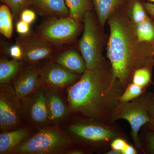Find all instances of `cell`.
Here are the masks:
<instances>
[{
	"instance_id": "6da1fadb",
	"label": "cell",
	"mask_w": 154,
	"mask_h": 154,
	"mask_svg": "<svg viewBox=\"0 0 154 154\" xmlns=\"http://www.w3.org/2000/svg\"><path fill=\"white\" fill-rule=\"evenodd\" d=\"M125 90L113 77L110 62L107 63L103 60L95 68L87 69L66 88V99L72 114L110 125L113 109Z\"/></svg>"
},
{
	"instance_id": "7a4b0ae2",
	"label": "cell",
	"mask_w": 154,
	"mask_h": 154,
	"mask_svg": "<svg viewBox=\"0 0 154 154\" xmlns=\"http://www.w3.org/2000/svg\"><path fill=\"white\" fill-rule=\"evenodd\" d=\"M110 34L107 56L113 77L125 89L132 82L136 70L142 68L152 70L154 45L138 39L132 22L119 15H111L108 20Z\"/></svg>"
},
{
	"instance_id": "3957f363",
	"label": "cell",
	"mask_w": 154,
	"mask_h": 154,
	"mask_svg": "<svg viewBox=\"0 0 154 154\" xmlns=\"http://www.w3.org/2000/svg\"><path fill=\"white\" fill-rule=\"evenodd\" d=\"M63 128L70 137L75 146L90 154H106L115 139L128 140L126 133L116 123L107 124L92 119L72 114Z\"/></svg>"
},
{
	"instance_id": "277c9868",
	"label": "cell",
	"mask_w": 154,
	"mask_h": 154,
	"mask_svg": "<svg viewBox=\"0 0 154 154\" xmlns=\"http://www.w3.org/2000/svg\"><path fill=\"white\" fill-rule=\"evenodd\" d=\"M74 146L70 137L62 128L49 125L36 130L11 154H66Z\"/></svg>"
},
{
	"instance_id": "5b68a950",
	"label": "cell",
	"mask_w": 154,
	"mask_h": 154,
	"mask_svg": "<svg viewBox=\"0 0 154 154\" xmlns=\"http://www.w3.org/2000/svg\"><path fill=\"white\" fill-rule=\"evenodd\" d=\"M152 93L146 91L130 102L124 103L119 101L113 109L110 119L112 124L119 119L128 122L131 128L130 136L135 147L142 153L139 134L140 129L149 121L148 107Z\"/></svg>"
},
{
	"instance_id": "8992f818",
	"label": "cell",
	"mask_w": 154,
	"mask_h": 154,
	"mask_svg": "<svg viewBox=\"0 0 154 154\" xmlns=\"http://www.w3.org/2000/svg\"><path fill=\"white\" fill-rule=\"evenodd\" d=\"M80 30V23L70 17L45 19L34 33L57 46L70 44Z\"/></svg>"
},
{
	"instance_id": "52a82bcc",
	"label": "cell",
	"mask_w": 154,
	"mask_h": 154,
	"mask_svg": "<svg viewBox=\"0 0 154 154\" xmlns=\"http://www.w3.org/2000/svg\"><path fill=\"white\" fill-rule=\"evenodd\" d=\"M26 125L22 101L10 84H0V130L8 131Z\"/></svg>"
},
{
	"instance_id": "ba28073f",
	"label": "cell",
	"mask_w": 154,
	"mask_h": 154,
	"mask_svg": "<svg viewBox=\"0 0 154 154\" xmlns=\"http://www.w3.org/2000/svg\"><path fill=\"white\" fill-rule=\"evenodd\" d=\"M83 35L79 42V48L85 60L87 69L95 68L103 60L102 42L98 27L91 11L84 19Z\"/></svg>"
},
{
	"instance_id": "9c48e42d",
	"label": "cell",
	"mask_w": 154,
	"mask_h": 154,
	"mask_svg": "<svg viewBox=\"0 0 154 154\" xmlns=\"http://www.w3.org/2000/svg\"><path fill=\"white\" fill-rule=\"evenodd\" d=\"M16 43L22 48V61L26 63H39L41 61L51 60L62 48L54 45L34 32L20 35Z\"/></svg>"
},
{
	"instance_id": "30bf717a",
	"label": "cell",
	"mask_w": 154,
	"mask_h": 154,
	"mask_svg": "<svg viewBox=\"0 0 154 154\" xmlns=\"http://www.w3.org/2000/svg\"><path fill=\"white\" fill-rule=\"evenodd\" d=\"M22 101L23 118L26 125L37 130L51 125L48 118L44 86Z\"/></svg>"
},
{
	"instance_id": "8fae6325",
	"label": "cell",
	"mask_w": 154,
	"mask_h": 154,
	"mask_svg": "<svg viewBox=\"0 0 154 154\" xmlns=\"http://www.w3.org/2000/svg\"><path fill=\"white\" fill-rule=\"evenodd\" d=\"M40 66L42 82L45 88L66 89L75 83L82 75L71 71L51 60L40 63Z\"/></svg>"
},
{
	"instance_id": "7c38bea8",
	"label": "cell",
	"mask_w": 154,
	"mask_h": 154,
	"mask_svg": "<svg viewBox=\"0 0 154 154\" xmlns=\"http://www.w3.org/2000/svg\"><path fill=\"white\" fill-rule=\"evenodd\" d=\"M21 100L29 98L42 85L40 63H26L12 81Z\"/></svg>"
},
{
	"instance_id": "4fadbf2b",
	"label": "cell",
	"mask_w": 154,
	"mask_h": 154,
	"mask_svg": "<svg viewBox=\"0 0 154 154\" xmlns=\"http://www.w3.org/2000/svg\"><path fill=\"white\" fill-rule=\"evenodd\" d=\"M60 91L45 88V104L48 121L51 125L59 126L66 122L72 114L67 101L63 99Z\"/></svg>"
},
{
	"instance_id": "5bb4252c",
	"label": "cell",
	"mask_w": 154,
	"mask_h": 154,
	"mask_svg": "<svg viewBox=\"0 0 154 154\" xmlns=\"http://www.w3.org/2000/svg\"><path fill=\"white\" fill-rule=\"evenodd\" d=\"M30 8L45 19L69 16L65 0H33Z\"/></svg>"
},
{
	"instance_id": "9a60e30c",
	"label": "cell",
	"mask_w": 154,
	"mask_h": 154,
	"mask_svg": "<svg viewBox=\"0 0 154 154\" xmlns=\"http://www.w3.org/2000/svg\"><path fill=\"white\" fill-rule=\"evenodd\" d=\"M36 130L28 125H25L18 129L1 131L0 154H11L15 148L28 138Z\"/></svg>"
},
{
	"instance_id": "2e32d148",
	"label": "cell",
	"mask_w": 154,
	"mask_h": 154,
	"mask_svg": "<svg viewBox=\"0 0 154 154\" xmlns=\"http://www.w3.org/2000/svg\"><path fill=\"white\" fill-rule=\"evenodd\" d=\"M51 60L78 74H82L87 69L82 56L73 48H62Z\"/></svg>"
},
{
	"instance_id": "e0dca14e",
	"label": "cell",
	"mask_w": 154,
	"mask_h": 154,
	"mask_svg": "<svg viewBox=\"0 0 154 154\" xmlns=\"http://www.w3.org/2000/svg\"><path fill=\"white\" fill-rule=\"evenodd\" d=\"M25 63L14 59L1 57L0 60V84H10Z\"/></svg>"
},
{
	"instance_id": "ac0fdd59",
	"label": "cell",
	"mask_w": 154,
	"mask_h": 154,
	"mask_svg": "<svg viewBox=\"0 0 154 154\" xmlns=\"http://www.w3.org/2000/svg\"><path fill=\"white\" fill-rule=\"evenodd\" d=\"M100 25L104 26L122 0H92Z\"/></svg>"
},
{
	"instance_id": "d6986e66",
	"label": "cell",
	"mask_w": 154,
	"mask_h": 154,
	"mask_svg": "<svg viewBox=\"0 0 154 154\" xmlns=\"http://www.w3.org/2000/svg\"><path fill=\"white\" fill-rule=\"evenodd\" d=\"M69 12V16L80 23L83 21L85 14L90 11L91 0H65Z\"/></svg>"
},
{
	"instance_id": "ffe728a7",
	"label": "cell",
	"mask_w": 154,
	"mask_h": 154,
	"mask_svg": "<svg viewBox=\"0 0 154 154\" xmlns=\"http://www.w3.org/2000/svg\"><path fill=\"white\" fill-rule=\"evenodd\" d=\"M135 27L136 34L140 41L148 42L154 45V22L153 20L149 17L135 25Z\"/></svg>"
},
{
	"instance_id": "44dd1931",
	"label": "cell",
	"mask_w": 154,
	"mask_h": 154,
	"mask_svg": "<svg viewBox=\"0 0 154 154\" xmlns=\"http://www.w3.org/2000/svg\"><path fill=\"white\" fill-rule=\"evenodd\" d=\"M13 15L8 6L3 4L0 7V33L8 39L13 35Z\"/></svg>"
},
{
	"instance_id": "7402d4cb",
	"label": "cell",
	"mask_w": 154,
	"mask_h": 154,
	"mask_svg": "<svg viewBox=\"0 0 154 154\" xmlns=\"http://www.w3.org/2000/svg\"><path fill=\"white\" fill-rule=\"evenodd\" d=\"M139 138L142 153L154 154V131L142 127L139 134Z\"/></svg>"
},
{
	"instance_id": "603a6c76",
	"label": "cell",
	"mask_w": 154,
	"mask_h": 154,
	"mask_svg": "<svg viewBox=\"0 0 154 154\" xmlns=\"http://www.w3.org/2000/svg\"><path fill=\"white\" fill-rule=\"evenodd\" d=\"M1 2L8 7L11 10L13 18L17 20L23 11L29 8L33 0H0Z\"/></svg>"
},
{
	"instance_id": "cb8c5ba5",
	"label": "cell",
	"mask_w": 154,
	"mask_h": 154,
	"mask_svg": "<svg viewBox=\"0 0 154 154\" xmlns=\"http://www.w3.org/2000/svg\"><path fill=\"white\" fill-rule=\"evenodd\" d=\"M152 70L142 68L136 70L133 76L132 82L141 88L146 89L153 84L152 81Z\"/></svg>"
},
{
	"instance_id": "d4e9b609",
	"label": "cell",
	"mask_w": 154,
	"mask_h": 154,
	"mask_svg": "<svg viewBox=\"0 0 154 154\" xmlns=\"http://www.w3.org/2000/svg\"><path fill=\"white\" fill-rule=\"evenodd\" d=\"M146 91V89L131 82L130 83L122 95L119 101L122 102H128L137 98Z\"/></svg>"
},
{
	"instance_id": "484cf974",
	"label": "cell",
	"mask_w": 154,
	"mask_h": 154,
	"mask_svg": "<svg viewBox=\"0 0 154 154\" xmlns=\"http://www.w3.org/2000/svg\"><path fill=\"white\" fill-rule=\"evenodd\" d=\"M131 16L132 22L135 25L149 18L144 7L138 1H135L133 3Z\"/></svg>"
},
{
	"instance_id": "4316f807",
	"label": "cell",
	"mask_w": 154,
	"mask_h": 154,
	"mask_svg": "<svg viewBox=\"0 0 154 154\" xmlns=\"http://www.w3.org/2000/svg\"><path fill=\"white\" fill-rule=\"evenodd\" d=\"M149 121L143 127L154 131V93H152L148 107Z\"/></svg>"
},
{
	"instance_id": "83f0119b",
	"label": "cell",
	"mask_w": 154,
	"mask_h": 154,
	"mask_svg": "<svg viewBox=\"0 0 154 154\" xmlns=\"http://www.w3.org/2000/svg\"><path fill=\"white\" fill-rule=\"evenodd\" d=\"M36 18L35 12L31 9H26L21 13L20 16V19L30 24L33 23Z\"/></svg>"
},
{
	"instance_id": "f1b7e54d",
	"label": "cell",
	"mask_w": 154,
	"mask_h": 154,
	"mask_svg": "<svg viewBox=\"0 0 154 154\" xmlns=\"http://www.w3.org/2000/svg\"><path fill=\"white\" fill-rule=\"evenodd\" d=\"M9 55L12 59L22 61L23 52L21 48L18 44L12 45L9 48Z\"/></svg>"
},
{
	"instance_id": "f546056e",
	"label": "cell",
	"mask_w": 154,
	"mask_h": 154,
	"mask_svg": "<svg viewBox=\"0 0 154 154\" xmlns=\"http://www.w3.org/2000/svg\"><path fill=\"white\" fill-rule=\"evenodd\" d=\"M129 143L128 140L124 138H117L115 139L110 144L111 149L121 152L124 149L127 145Z\"/></svg>"
},
{
	"instance_id": "4dcf8cb0",
	"label": "cell",
	"mask_w": 154,
	"mask_h": 154,
	"mask_svg": "<svg viewBox=\"0 0 154 154\" xmlns=\"http://www.w3.org/2000/svg\"><path fill=\"white\" fill-rule=\"evenodd\" d=\"M16 30L20 35H24L30 32V24L20 20L16 24Z\"/></svg>"
},
{
	"instance_id": "1f68e13d",
	"label": "cell",
	"mask_w": 154,
	"mask_h": 154,
	"mask_svg": "<svg viewBox=\"0 0 154 154\" xmlns=\"http://www.w3.org/2000/svg\"><path fill=\"white\" fill-rule=\"evenodd\" d=\"M122 154H138V150L134 146L128 143L127 145L124 149L122 151Z\"/></svg>"
},
{
	"instance_id": "d6a6232c",
	"label": "cell",
	"mask_w": 154,
	"mask_h": 154,
	"mask_svg": "<svg viewBox=\"0 0 154 154\" xmlns=\"http://www.w3.org/2000/svg\"><path fill=\"white\" fill-rule=\"evenodd\" d=\"M66 154H90V153L89 152L84 149L74 146L72 148L69 149L67 152Z\"/></svg>"
},
{
	"instance_id": "836d02e7",
	"label": "cell",
	"mask_w": 154,
	"mask_h": 154,
	"mask_svg": "<svg viewBox=\"0 0 154 154\" xmlns=\"http://www.w3.org/2000/svg\"><path fill=\"white\" fill-rule=\"evenodd\" d=\"M143 6L147 12L153 19H154V4L149 3H145Z\"/></svg>"
},
{
	"instance_id": "e575fe53",
	"label": "cell",
	"mask_w": 154,
	"mask_h": 154,
	"mask_svg": "<svg viewBox=\"0 0 154 154\" xmlns=\"http://www.w3.org/2000/svg\"><path fill=\"white\" fill-rule=\"evenodd\" d=\"M105 154H122V152H121L113 149H110V150L108 151Z\"/></svg>"
},
{
	"instance_id": "d590c367",
	"label": "cell",
	"mask_w": 154,
	"mask_h": 154,
	"mask_svg": "<svg viewBox=\"0 0 154 154\" xmlns=\"http://www.w3.org/2000/svg\"><path fill=\"white\" fill-rule=\"evenodd\" d=\"M149 1L154 3V0H149Z\"/></svg>"
}]
</instances>
